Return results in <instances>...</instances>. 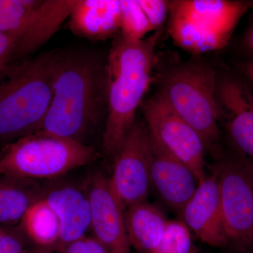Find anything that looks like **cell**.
Wrapping results in <instances>:
<instances>
[{
	"mask_svg": "<svg viewBox=\"0 0 253 253\" xmlns=\"http://www.w3.org/2000/svg\"><path fill=\"white\" fill-rule=\"evenodd\" d=\"M52 90L40 131L83 143L107 104L106 60L78 50L55 51Z\"/></svg>",
	"mask_w": 253,
	"mask_h": 253,
	"instance_id": "1",
	"label": "cell"
},
{
	"mask_svg": "<svg viewBox=\"0 0 253 253\" xmlns=\"http://www.w3.org/2000/svg\"><path fill=\"white\" fill-rule=\"evenodd\" d=\"M161 33L142 41H127L121 36L113 42L106 59L108 117L103 151L116 157L134 126L136 110L151 82L156 47Z\"/></svg>",
	"mask_w": 253,
	"mask_h": 253,
	"instance_id": "2",
	"label": "cell"
},
{
	"mask_svg": "<svg viewBox=\"0 0 253 253\" xmlns=\"http://www.w3.org/2000/svg\"><path fill=\"white\" fill-rule=\"evenodd\" d=\"M54 54L37 56L0 84V149L41 130L52 101Z\"/></svg>",
	"mask_w": 253,
	"mask_h": 253,
	"instance_id": "3",
	"label": "cell"
},
{
	"mask_svg": "<svg viewBox=\"0 0 253 253\" xmlns=\"http://www.w3.org/2000/svg\"><path fill=\"white\" fill-rule=\"evenodd\" d=\"M99 156L84 143L39 131L0 149V174L51 179L94 162Z\"/></svg>",
	"mask_w": 253,
	"mask_h": 253,
	"instance_id": "4",
	"label": "cell"
},
{
	"mask_svg": "<svg viewBox=\"0 0 253 253\" xmlns=\"http://www.w3.org/2000/svg\"><path fill=\"white\" fill-rule=\"evenodd\" d=\"M217 76L207 65L191 63L171 71L160 94L204 141L214 149L219 139Z\"/></svg>",
	"mask_w": 253,
	"mask_h": 253,
	"instance_id": "5",
	"label": "cell"
},
{
	"mask_svg": "<svg viewBox=\"0 0 253 253\" xmlns=\"http://www.w3.org/2000/svg\"><path fill=\"white\" fill-rule=\"evenodd\" d=\"M245 1L169 2V31L178 45L193 53L223 47L241 16L252 6Z\"/></svg>",
	"mask_w": 253,
	"mask_h": 253,
	"instance_id": "6",
	"label": "cell"
},
{
	"mask_svg": "<svg viewBox=\"0 0 253 253\" xmlns=\"http://www.w3.org/2000/svg\"><path fill=\"white\" fill-rule=\"evenodd\" d=\"M219 174L222 225L228 244L253 250V182L237 156L216 166Z\"/></svg>",
	"mask_w": 253,
	"mask_h": 253,
	"instance_id": "7",
	"label": "cell"
},
{
	"mask_svg": "<svg viewBox=\"0 0 253 253\" xmlns=\"http://www.w3.org/2000/svg\"><path fill=\"white\" fill-rule=\"evenodd\" d=\"M150 134L190 168L199 185L207 177L205 171V146L197 131L184 121L157 94L142 104Z\"/></svg>",
	"mask_w": 253,
	"mask_h": 253,
	"instance_id": "8",
	"label": "cell"
},
{
	"mask_svg": "<svg viewBox=\"0 0 253 253\" xmlns=\"http://www.w3.org/2000/svg\"><path fill=\"white\" fill-rule=\"evenodd\" d=\"M114 158V170L110 180L125 208L146 201L151 188L147 126L136 121Z\"/></svg>",
	"mask_w": 253,
	"mask_h": 253,
	"instance_id": "9",
	"label": "cell"
},
{
	"mask_svg": "<svg viewBox=\"0 0 253 253\" xmlns=\"http://www.w3.org/2000/svg\"><path fill=\"white\" fill-rule=\"evenodd\" d=\"M86 194L94 237L113 253H130L125 219L126 208L110 179L101 174H94L88 181Z\"/></svg>",
	"mask_w": 253,
	"mask_h": 253,
	"instance_id": "10",
	"label": "cell"
},
{
	"mask_svg": "<svg viewBox=\"0 0 253 253\" xmlns=\"http://www.w3.org/2000/svg\"><path fill=\"white\" fill-rule=\"evenodd\" d=\"M149 134L151 186L168 207L181 212L197 189V179L186 164Z\"/></svg>",
	"mask_w": 253,
	"mask_h": 253,
	"instance_id": "11",
	"label": "cell"
},
{
	"mask_svg": "<svg viewBox=\"0 0 253 253\" xmlns=\"http://www.w3.org/2000/svg\"><path fill=\"white\" fill-rule=\"evenodd\" d=\"M218 119L226 125L231 139L243 154L253 161V95L238 78L217 81Z\"/></svg>",
	"mask_w": 253,
	"mask_h": 253,
	"instance_id": "12",
	"label": "cell"
},
{
	"mask_svg": "<svg viewBox=\"0 0 253 253\" xmlns=\"http://www.w3.org/2000/svg\"><path fill=\"white\" fill-rule=\"evenodd\" d=\"M186 225L213 247L228 244L222 225L219 174L217 168L198 186L194 196L181 211Z\"/></svg>",
	"mask_w": 253,
	"mask_h": 253,
	"instance_id": "13",
	"label": "cell"
},
{
	"mask_svg": "<svg viewBox=\"0 0 253 253\" xmlns=\"http://www.w3.org/2000/svg\"><path fill=\"white\" fill-rule=\"evenodd\" d=\"M42 199L59 221L57 249L86 236L91 229L90 204L87 194L73 186H61L43 193Z\"/></svg>",
	"mask_w": 253,
	"mask_h": 253,
	"instance_id": "14",
	"label": "cell"
},
{
	"mask_svg": "<svg viewBox=\"0 0 253 253\" xmlns=\"http://www.w3.org/2000/svg\"><path fill=\"white\" fill-rule=\"evenodd\" d=\"M68 26L76 36L102 41L121 28V1L116 0H76Z\"/></svg>",
	"mask_w": 253,
	"mask_h": 253,
	"instance_id": "15",
	"label": "cell"
},
{
	"mask_svg": "<svg viewBox=\"0 0 253 253\" xmlns=\"http://www.w3.org/2000/svg\"><path fill=\"white\" fill-rule=\"evenodd\" d=\"M76 0H43L30 22L27 31L16 46L15 57L35 52L49 41L69 18Z\"/></svg>",
	"mask_w": 253,
	"mask_h": 253,
	"instance_id": "16",
	"label": "cell"
},
{
	"mask_svg": "<svg viewBox=\"0 0 253 253\" xmlns=\"http://www.w3.org/2000/svg\"><path fill=\"white\" fill-rule=\"evenodd\" d=\"M125 219L129 244L139 253H151L157 248L168 222L159 208L146 201L128 207Z\"/></svg>",
	"mask_w": 253,
	"mask_h": 253,
	"instance_id": "17",
	"label": "cell"
},
{
	"mask_svg": "<svg viewBox=\"0 0 253 253\" xmlns=\"http://www.w3.org/2000/svg\"><path fill=\"white\" fill-rule=\"evenodd\" d=\"M38 181L0 174V226L16 227L29 208L42 198Z\"/></svg>",
	"mask_w": 253,
	"mask_h": 253,
	"instance_id": "18",
	"label": "cell"
},
{
	"mask_svg": "<svg viewBox=\"0 0 253 253\" xmlns=\"http://www.w3.org/2000/svg\"><path fill=\"white\" fill-rule=\"evenodd\" d=\"M20 225L23 232L38 246L57 247L60 234L59 219L42 198L29 208Z\"/></svg>",
	"mask_w": 253,
	"mask_h": 253,
	"instance_id": "19",
	"label": "cell"
},
{
	"mask_svg": "<svg viewBox=\"0 0 253 253\" xmlns=\"http://www.w3.org/2000/svg\"><path fill=\"white\" fill-rule=\"evenodd\" d=\"M120 1L121 36L129 41H142L147 33L154 29L140 5L133 0Z\"/></svg>",
	"mask_w": 253,
	"mask_h": 253,
	"instance_id": "20",
	"label": "cell"
},
{
	"mask_svg": "<svg viewBox=\"0 0 253 253\" xmlns=\"http://www.w3.org/2000/svg\"><path fill=\"white\" fill-rule=\"evenodd\" d=\"M191 231L184 221H168L157 248L151 253H191L194 251Z\"/></svg>",
	"mask_w": 253,
	"mask_h": 253,
	"instance_id": "21",
	"label": "cell"
},
{
	"mask_svg": "<svg viewBox=\"0 0 253 253\" xmlns=\"http://www.w3.org/2000/svg\"><path fill=\"white\" fill-rule=\"evenodd\" d=\"M43 0H0V12L19 18L29 19Z\"/></svg>",
	"mask_w": 253,
	"mask_h": 253,
	"instance_id": "22",
	"label": "cell"
},
{
	"mask_svg": "<svg viewBox=\"0 0 253 253\" xmlns=\"http://www.w3.org/2000/svg\"><path fill=\"white\" fill-rule=\"evenodd\" d=\"M16 227L0 226V253H28L22 233Z\"/></svg>",
	"mask_w": 253,
	"mask_h": 253,
	"instance_id": "23",
	"label": "cell"
},
{
	"mask_svg": "<svg viewBox=\"0 0 253 253\" xmlns=\"http://www.w3.org/2000/svg\"><path fill=\"white\" fill-rule=\"evenodd\" d=\"M59 253H113L93 236L81 239L58 248Z\"/></svg>",
	"mask_w": 253,
	"mask_h": 253,
	"instance_id": "24",
	"label": "cell"
},
{
	"mask_svg": "<svg viewBox=\"0 0 253 253\" xmlns=\"http://www.w3.org/2000/svg\"><path fill=\"white\" fill-rule=\"evenodd\" d=\"M137 1L153 29L161 27L169 12V2L160 0H140Z\"/></svg>",
	"mask_w": 253,
	"mask_h": 253,
	"instance_id": "25",
	"label": "cell"
},
{
	"mask_svg": "<svg viewBox=\"0 0 253 253\" xmlns=\"http://www.w3.org/2000/svg\"><path fill=\"white\" fill-rule=\"evenodd\" d=\"M17 42L14 38L0 33V74L11 70L9 63L15 58Z\"/></svg>",
	"mask_w": 253,
	"mask_h": 253,
	"instance_id": "26",
	"label": "cell"
},
{
	"mask_svg": "<svg viewBox=\"0 0 253 253\" xmlns=\"http://www.w3.org/2000/svg\"><path fill=\"white\" fill-rule=\"evenodd\" d=\"M236 156H237L240 162H241V164L244 166L245 169H246V172L249 174L250 177L251 178L253 182V161L252 160L250 159L249 158H248L247 156L243 154L242 153L236 154Z\"/></svg>",
	"mask_w": 253,
	"mask_h": 253,
	"instance_id": "27",
	"label": "cell"
},
{
	"mask_svg": "<svg viewBox=\"0 0 253 253\" xmlns=\"http://www.w3.org/2000/svg\"><path fill=\"white\" fill-rule=\"evenodd\" d=\"M245 47L253 56V24L245 35L244 39Z\"/></svg>",
	"mask_w": 253,
	"mask_h": 253,
	"instance_id": "28",
	"label": "cell"
},
{
	"mask_svg": "<svg viewBox=\"0 0 253 253\" xmlns=\"http://www.w3.org/2000/svg\"><path fill=\"white\" fill-rule=\"evenodd\" d=\"M241 68L244 74L253 83V60L243 63Z\"/></svg>",
	"mask_w": 253,
	"mask_h": 253,
	"instance_id": "29",
	"label": "cell"
},
{
	"mask_svg": "<svg viewBox=\"0 0 253 253\" xmlns=\"http://www.w3.org/2000/svg\"><path fill=\"white\" fill-rule=\"evenodd\" d=\"M28 253H56L54 251H51L50 248L41 247L39 246V248L37 249L31 250L29 251L28 250Z\"/></svg>",
	"mask_w": 253,
	"mask_h": 253,
	"instance_id": "30",
	"label": "cell"
},
{
	"mask_svg": "<svg viewBox=\"0 0 253 253\" xmlns=\"http://www.w3.org/2000/svg\"><path fill=\"white\" fill-rule=\"evenodd\" d=\"M200 253L199 252V251H198V250H197V249H194V251H193V252H192V253Z\"/></svg>",
	"mask_w": 253,
	"mask_h": 253,
	"instance_id": "31",
	"label": "cell"
}]
</instances>
